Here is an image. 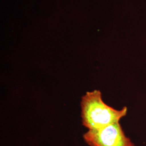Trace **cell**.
I'll return each instance as SVG.
<instances>
[{"instance_id": "1", "label": "cell", "mask_w": 146, "mask_h": 146, "mask_svg": "<svg viewBox=\"0 0 146 146\" xmlns=\"http://www.w3.org/2000/svg\"><path fill=\"white\" fill-rule=\"evenodd\" d=\"M82 122L88 130L99 129L116 122L126 116V107L116 110L105 104L99 90L88 92L81 101Z\"/></svg>"}, {"instance_id": "2", "label": "cell", "mask_w": 146, "mask_h": 146, "mask_svg": "<svg viewBox=\"0 0 146 146\" xmlns=\"http://www.w3.org/2000/svg\"><path fill=\"white\" fill-rule=\"evenodd\" d=\"M83 137L89 146H135L125 135L119 122L99 129L88 130Z\"/></svg>"}]
</instances>
